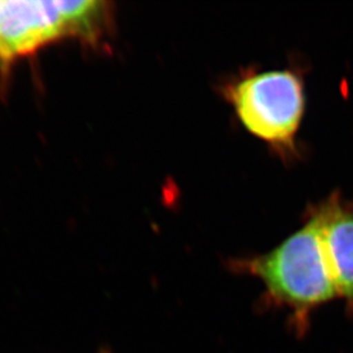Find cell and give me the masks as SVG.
<instances>
[{
  "instance_id": "1",
  "label": "cell",
  "mask_w": 353,
  "mask_h": 353,
  "mask_svg": "<svg viewBox=\"0 0 353 353\" xmlns=\"http://www.w3.org/2000/svg\"><path fill=\"white\" fill-rule=\"evenodd\" d=\"M302 220V227L267 253L234 257L228 262L234 274L253 276L262 283L261 309L287 311L292 332L301 339L310 330L316 311L340 300L310 207L304 210Z\"/></svg>"
},
{
  "instance_id": "2",
  "label": "cell",
  "mask_w": 353,
  "mask_h": 353,
  "mask_svg": "<svg viewBox=\"0 0 353 353\" xmlns=\"http://www.w3.org/2000/svg\"><path fill=\"white\" fill-rule=\"evenodd\" d=\"M220 94L234 109L240 125L270 148L285 163L302 156L297 134L307 97L300 65L260 70L240 68L221 83Z\"/></svg>"
},
{
  "instance_id": "3",
  "label": "cell",
  "mask_w": 353,
  "mask_h": 353,
  "mask_svg": "<svg viewBox=\"0 0 353 353\" xmlns=\"http://www.w3.org/2000/svg\"><path fill=\"white\" fill-rule=\"evenodd\" d=\"M107 6L92 0H0V62L34 52L57 38H97L107 17Z\"/></svg>"
},
{
  "instance_id": "4",
  "label": "cell",
  "mask_w": 353,
  "mask_h": 353,
  "mask_svg": "<svg viewBox=\"0 0 353 353\" xmlns=\"http://www.w3.org/2000/svg\"><path fill=\"white\" fill-rule=\"evenodd\" d=\"M307 206L318 221L323 254L340 300L353 320V198L345 199L335 190Z\"/></svg>"
}]
</instances>
